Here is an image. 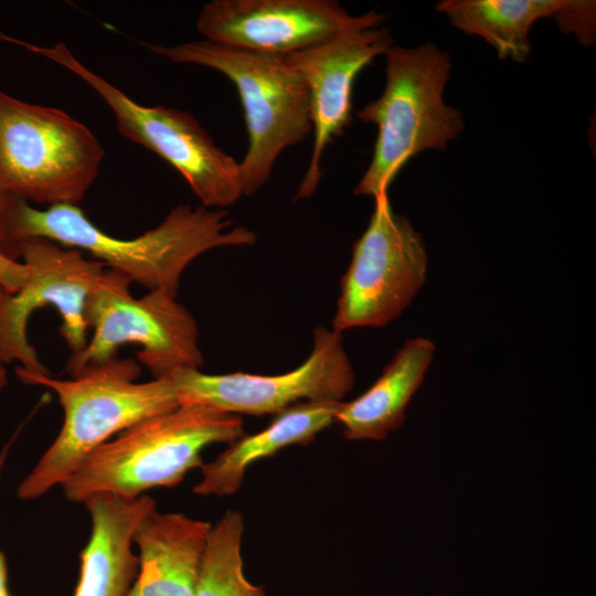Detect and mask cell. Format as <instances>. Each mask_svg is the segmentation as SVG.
<instances>
[{
    "instance_id": "cell-11",
    "label": "cell",
    "mask_w": 596,
    "mask_h": 596,
    "mask_svg": "<svg viewBox=\"0 0 596 596\" xmlns=\"http://www.w3.org/2000/svg\"><path fill=\"white\" fill-rule=\"evenodd\" d=\"M169 379L180 405L201 404L231 414L276 415L305 401L339 403L354 386L342 332L318 327L307 360L290 372L206 374L180 369Z\"/></svg>"
},
{
    "instance_id": "cell-15",
    "label": "cell",
    "mask_w": 596,
    "mask_h": 596,
    "mask_svg": "<svg viewBox=\"0 0 596 596\" xmlns=\"http://www.w3.org/2000/svg\"><path fill=\"white\" fill-rule=\"evenodd\" d=\"M91 518L89 539L79 554L72 596H128L138 574L134 534L156 501L142 494L125 498L97 493L83 502Z\"/></svg>"
},
{
    "instance_id": "cell-9",
    "label": "cell",
    "mask_w": 596,
    "mask_h": 596,
    "mask_svg": "<svg viewBox=\"0 0 596 596\" xmlns=\"http://www.w3.org/2000/svg\"><path fill=\"white\" fill-rule=\"evenodd\" d=\"M18 257H22L29 275L14 294L0 287V361L20 362L17 373L25 383L33 376L50 375L26 338L31 313L45 305L55 307L62 317L60 332L72 350L71 355L78 354L87 344L85 301L105 265L85 258L76 248L62 247L43 237L22 241L14 251L13 258Z\"/></svg>"
},
{
    "instance_id": "cell-20",
    "label": "cell",
    "mask_w": 596,
    "mask_h": 596,
    "mask_svg": "<svg viewBox=\"0 0 596 596\" xmlns=\"http://www.w3.org/2000/svg\"><path fill=\"white\" fill-rule=\"evenodd\" d=\"M29 270L24 263L11 259L0 252V287L9 294L17 292L28 279Z\"/></svg>"
},
{
    "instance_id": "cell-2",
    "label": "cell",
    "mask_w": 596,
    "mask_h": 596,
    "mask_svg": "<svg viewBox=\"0 0 596 596\" xmlns=\"http://www.w3.org/2000/svg\"><path fill=\"white\" fill-rule=\"evenodd\" d=\"M139 374L135 360L115 356L86 365L67 380L38 375L25 382L51 389L63 407L64 421L54 441L19 483L20 499L44 496L115 435L180 405L169 377L135 382Z\"/></svg>"
},
{
    "instance_id": "cell-10",
    "label": "cell",
    "mask_w": 596,
    "mask_h": 596,
    "mask_svg": "<svg viewBox=\"0 0 596 596\" xmlns=\"http://www.w3.org/2000/svg\"><path fill=\"white\" fill-rule=\"evenodd\" d=\"M364 233L352 246L341 278L334 330L384 327L396 319L423 286L427 255L421 234L396 214L387 193L376 198Z\"/></svg>"
},
{
    "instance_id": "cell-3",
    "label": "cell",
    "mask_w": 596,
    "mask_h": 596,
    "mask_svg": "<svg viewBox=\"0 0 596 596\" xmlns=\"http://www.w3.org/2000/svg\"><path fill=\"white\" fill-rule=\"evenodd\" d=\"M244 435L240 415L201 404H183L146 418L95 449L61 485L65 498L83 503L97 493L137 498L173 487L201 468L203 449Z\"/></svg>"
},
{
    "instance_id": "cell-19",
    "label": "cell",
    "mask_w": 596,
    "mask_h": 596,
    "mask_svg": "<svg viewBox=\"0 0 596 596\" xmlns=\"http://www.w3.org/2000/svg\"><path fill=\"white\" fill-rule=\"evenodd\" d=\"M244 520L227 510L210 531L194 596H265L247 581L241 554Z\"/></svg>"
},
{
    "instance_id": "cell-22",
    "label": "cell",
    "mask_w": 596,
    "mask_h": 596,
    "mask_svg": "<svg viewBox=\"0 0 596 596\" xmlns=\"http://www.w3.org/2000/svg\"><path fill=\"white\" fill-rule=\"evenodd\" d=\"M8 384L7 371L3 363L0 361V391Z\"/></svg>"
},
{
    "instance_id": "cell-7",
    "label": "cell",
    "mask_w": 596,
    "mask_h": 596,
    "mask_svg": "<svg viewBox=\"0 0 596 596\" xmlns=\"http://www.w3.org/2000/svg\"><path fill=\"white\" fill-rule=\"evenodd\" d=\"M3 40L55 62L87 83L113 110L120 135L170 163L203 206L223 209L244 195L240 162L216 146L190 113L136 103L82 64L62 42L45 47L9 35Z\"/></svg>"
},
{
    "instance_id": "cell-8",
    "label": "cell",
    "mask_w": 596,
    "mask_h": 596,
    "mask_svg": "<svg viewBox=\"0 0 596 596\" xmlns=\"http://www.w3.org/2000/svg\"><path fill=\"white\" fill-rule=\"evenodd\" d=\"M131 280L114 269L104 270L86 298L84 318L94 329L91 341L66 363L71 377L86 365L115 358L126 343L141 347L137 360L155 379L169 377L180 369L199 370L204 359L199 330L189 310L164 290L134 298Z\"/></svg>"
},
{
    "instance_id": "cell-17",
    "label": "cell",
    "mask_w": 596,
    "mask_h": 596,
    "mask_svg": "<svg viewBox=\"0 0 596 596\" xmlns=\"http://www.w3.org/2000/svg\"><path fill=\"white\" fill-rule=\"evenodd\" d=\"M339 403L305 401L276 414L259 433L242 436L213 461L203 464L202 478L193 491L201 496H227L236 492L246 469L255 461L274 456L290 445H305L336 423Z\"/></svg>"
},
{
    "instance_id": "cell-6",
    "label": "cell",
    "mask_w": 596,
    "mask_h": 596,
    "mask_svg": "<svg viewBox=\"0 0 596 596\" xmlns=\"http://www.w3.org/2000/svg\"><path fill=\"white\" fill-rule=\"evenodd\" d=\"M104 156L89 128L65 111L0 91V194L77 205Z\"/></svg>"
},
{
    "instance_id": "cell-1",
    "label": "cell",
    "mask_w": 596,
    "mask_h": 596,
    "mask_svg": "<svg viewBox=\"0 0 596 596\" xmlns=\"http://www.w3.org/2000/svg\"><path fill=\"white\" fill-rule=\"evenodd\" d=\"M230 227L223 209L180 204L158 226L124 240L99 230L77 205L56 204L38 210L20 198L0 194V252L11 259L22 241L43 237L87 252L149 290L174 296L185 267L204 252L255 243L253 231Z\"/></svg>"
},
{
    "instance_id": "cell-12",
    "label": "cell",
    "mask_w": 596,
    "mask_h": 596,
    "mask_svg": "<svg viewBox=\"0 0 596 596\" xmlns=\"http://www.w3.org/2000/svg\"><path fill=\"white\" fill-rule=\"evenodd\" d=\"M384 21L375 11L353 17L333 0H213L201 9L196 28L215 44L285 56Z\"/></svg>"
},
{
    "instance_id": "cell-13",
    "label": "cell",
    "mask_w": 596,
    "mask_h": 596,
    "mask_svg": "<svg viewBox=\"0 0 596 596\" xmlns=\"http://www.w3.org/2000/svg\"><path fill=\"white\" fill-rule=\"evenodd\" d=\"M392 46L386 28L359 25L306 50L285 55L302 76L310 105L313 145L296 200L308 199L319 185L327 146L352 121L353 85L360 72Z\"/></svg>"
},
{
    "instance_id": "cell-21",
    "label": "cell",
    "mask_w": 596,
    "mask_h": 596,
    "mask_svg": "<svg viewBox=\"0 0 596 596\" xmlns=\"http://www.w3.org/2000/svg\"><path fill=\"white\" fill-rule=\"evenodd\" d=\"M9 445L10 444H8L0 453V475L3 469L4 461L7 459ZM0 596H17L10 590L9 581H8L7 561L1 550H0Z\"/></svg>"
},
{
    "instance_id": "cell-16",
    "label": "cell",
    "mask_w": 596,
    "mask_h": 596,
    "mask_svg": "<svg viewBox=\"0 0 596 596\" xmlns=\"http://www.w3.org/2000/svg\"><path fill=\"white\" fill-rule=\"evenodd\" d=\"M212 524L150 510L139 522L138 574L128 596H194Z\"/></svg>"
},
{
    "instance_id": "cell-5",
    "label": "cell",
    "mask_w": 596,
    "mask_h": 596,
    "mask_svg": "<svg viewBox=\"0 0 596 596\" xmlns=\"http://www.w3.org/2000/svg\"><path fill=\"white\" fill-rule=\"evenodd\" d=\"M147 46L172 62L216 70L236 87L248 135V147L240 162L244 195L256 193L268 181L278 156L312 130L307 85L285 56L206 40Z\"/></svg>"
},
{
    "instance_id": "cell-18",
    "label": "cell",
    "mask_w": 596,
    "mask_h": 596,
    "mask_svg": "<svg viewBox=\"0 0 596 596\" xmlns=\"http://www.w3.org/2000/svg\"><path fill=\"white\" fill-rule=\"evenodd\" d=\"M434 343L425 338L404 342L380 377L355 400L340 404L336 422L348 439H384L405 419V409L433 360Z\"/></svg>"
},
{
    "instance_id": "cell-4",
    "label": "cell",
    "mask_w": 596,
    "mask_h": 596,
    "mask_svg": "<svg viewBox=\"0 0 596 596\" xmlns=\"http://www.w3.org/2000/svg\"><path fill=\"white\" fill-rule=\"evenodd\" d=\"M383 94L356 114L377 127L373 157L354 188L376 198L387 190L407 161L426 149H444L464 128L461 114L447 106L443 92L450 75V57L435 44L385 53Z\"/></svg>"
},
{
    "instance_id": "cell-14",
    "label": "cell",
    "mask_w": 596,
    "mask_h": 596,
    "mask_svg": "<svg viewBox=\"0 0 596 596\" xmlns=\"http://www.w3.org/2000/svg\"><path fill=\"white\" fill-rule=\"evenodd\" d=\"M595 8L589 0H444L436 10L459 30L486 40L500 58L523 62L531 51L530 29L540 19L553 18L564 32L590 44Z\"/></svg>"
}]
</instances>
